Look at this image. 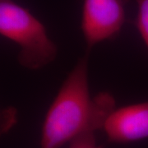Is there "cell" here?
Returning <instances> with one entry per match:
<instances>
[{"mask_svg": "<svg viewBox=\"0 0 148 148\" xmlns=\"http://www.w3.org/2000/svg\"><path fill=\"white\" fill-rule=\"evenodd\" d=\"M130 0H83L81 28L87 49L113 40L126 21V6Z\"/></svg>", "mask_w": 148, "mask_h": 148, "instance_id": "3957f363", "label": "cell"}, {"mask_svg": "<svg viewBox=\"0 0 148 148\" xmlns=\"http://www.w3.org/2000/svg\"><path fill=\"white\" fill-rule=\"evenodd\" d=\"M138 5V14L134 25L148 49V0H135Z\"/></svg>", "mask_w": 148, "mask_h": 148, "instance_id": "5b68a950", "label": "cell"}, {"mask_svg": "<svg viewBox=\"0 0 148 148\" xmlns=\"http://www.w3.org/2000/svg\"><path fill=\"white\" fill-rule=\"evenodd\" d=\"M115 108V100L110 92L90 97L87 51L64 80L48 110L40 148H61L83 132L103 129Z\"/></svg>", "mask_w": 148, "mask_h": 148, "instance_id": "6da1fadb", "label": "cell"}, {"mask_svg": "<svg viewBox=\"0 0 148 148\" xmlns=\"http://www.w3.org/2000/svg\"><path fill=\"white\" fill-rule=\"evenodd\" d=\"M95 131H87L76 138L70 143L69 148H102L96 141Z\"/></svg>", "mask_w": 148, "mask_h": 148, "instance_id": "8992f818", "label": "cell"}, {"mask_svg": "<svg viewBox=\"0 0 148 148\" xmlns=\"http://www.w3.org/2000/svg\"><path fill=\"white\" fill-rule=\"evenodd\" d=\"M0 34L18 45L17 62L25 69H41L57 57V45L49 38L45 25L13 0H0Z\"/></svg>", "mask_w": 148, "mask_h": 148, "instance_id": "7a4b0ae2", "label": "cell"}, {"mask_svg": "<svg viewBox=\"0 0 148 148\" xmlns=\"http://www.w3.org/2000/svg\"><path fill=\"white\" fill-rule=\"evenodd\" d=\"M103 130L112 143H129L148 139V101L115 108Z\"/></svg>", "mask_w": 148, "mask_h": 148, "instance_id": "277c9868", "label": "cell"}]
</instances>
